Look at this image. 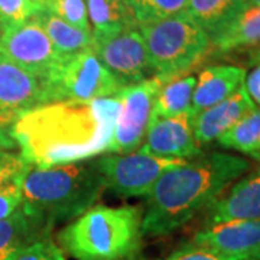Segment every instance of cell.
Returning a JSON list of instances; mask_svg holds the SVG:
<instances>
[{"instance_id": "1", "label": "cell", "mask_w": 260, "mask_h": 260, "mask_svg": "<svg viewBox=\"0 0 260 260\" xmlns=\"http://www.w3.org/2000/svg\"><path fill=\"white\" fill-rule=\"evenodd\" d=\"M119 113L116 95L87 103H48L23 113L10 127V136L30 167L81 162L106 152Z\"/></svg>"}, {"instance_id": "2", "label": "cell", "mask_w": 260, "mask_h": 260, "mask_svg": "<svg viewBox=\"0 0 260 260\" xmlns=\"http://www.w3.org/2000/svg\"><path fill=\"white\" fill-rule=\"evenodd\" d=\"M250 169L247 159L211 152L165 171L146 195L142 233L162 237L185 225Z\"/></svg>"}, {"instance_id": "3", "label": "cell", "mask_w": 260, "mask_h": 260, "mask_svg": "<svg viewBox=\"0 0 260 260\" xmlns=\"http://www.w3.org/2000/svg\"><path fill=\"white\" fill-rule=\"evenodd\" d=\"M104 189L95 159L47 169L30 167L22 182V207L54 227L85 213Z\"/></svg>"}, {"instance_id": "4", "label": "cell", "mask_w": 260, "mask_h": 260, "mask_svg": "<svg viewBox=\"0 0 260 260\" xmlns=\"http://www.w3.org/2000/svg\"><path fill=\"white\" fill-rule=\"evenodd\" d=\"M142 217L132 205H93L58 233L56 243L75 260H127L139 254Z\"/></svg>"}, {"instance_id": "5", "label": "cell", "mask_w": 260, "mask_h": 260, "mask_svg": "<svg viewBox=\"0 0 260 260\" xmlns=\"http://www.w3.org/2000/svg\"><path fill=\"white\" fill-rule=\"evenodd\" d=\"M139 29L155 75L165 83L185 75L211 48L208 35L186 12L143 25Z\"/></svg>"}, {"instance_id": "6", "label": "cell", "mask_w": 260, "mask_h": 260, "mask_svg": "<svg viewBox=\"0 0 260 260\" xmlns=\"http://www.w3.org/2000/svg\"><path fill=\"white\" fill-rule=\"evenodd\" d=\"M45 104L48 103H87L113 97L123 85L102 64L93 48L62 55L42 80Z\"/></svg>"}, {"instance_id": "7", "label": "cell", "mask_w": 260, "mask_h": 260, "mask_svg": "<svg viewBox=\"0 0 260 260\" xmlns=\"http://www.w3.org/2000/svg\"><path fill=\"white\" fill-rule=\"evenodd\" d=\"M165 81L155 75L143 83L123 87L116 97L120 102V113L113 129L112 140L106 153L124 155L142 146L153 117V107Z\"/></svg>"}, {"instance_id": "8", "label": "cell", "mask_w": 260, "mask_h": 260, "mask_svg": "<svg viewBox=\"0 0 260 260\" xmlns=\"http://www.w3.org/2000/svg\"><path fill=\"white\" fill-rule=\"evenodd\" d=\"M185 160L160 158L136 150L95 158V164L104 178L106 188L121 197H146L165 171Z\"/></svg>"}, {"instance_id": "9", "label": "cell", "mask_w": 260, "mask_h": 260, "mask_svg": "<svg viewBox=\"0 0 260 260\" xmlns=\"http://www.w3.org/2000/svg\"><path fill=\"white\" fill-rule=\"evenodd\" d=\"M91 48L102 64L123 87L143 83L155 77L139 28L126 29L113 37L93 41Z\"/></svg>"}, {"instance_id": "10", "label": "cell", "mask_w": 260, "mask_h": 260, "mask_svg": "<svg viewBox=\"0 0 260 260\" xmlns=\"http://www.w3.org/2000/svg\"><path fill=\"white\" fill-rule=\"evenodd\" d=\"M0 54L41 80L62 56L52 45L37 16L20 25L2 29Z\"/></svg>"}, {"instance_id": "11", "label": "cell", "mask_w": 260, "mask_h": 260, "mask_svg": "<svg viewBox=\"0 0 260 260\" xmlns=\"http://www.w3.org/2000/svg\"><path fill=\"white\" fill-rule=\"evenodd\" d=\"M42 104V80L0 54V129L10 130L23 113Z\"/></svg>"}, {"instance_id": "12", "label": "cell", "mask_w": 260, "mask_h": 260, "mask_svg": "<svg viewBox=\"0 0 260 260\" xmlns=\"http://www.w3.org/2000/svg\"><path fill=\"white\" fill-rule=\"evenodd\" d=\"M192 112L174 117L152 119L140 152L160 158L191 159L201 155V146L194 135Z\"/></svg>"}, {"instance_id": "13", "label": "cell", "mask_w": 260, "mask_h": 260, "mask_svg": "<svg viewBox=\"0 0 260 260\" xmlns=\"http://www.w3.org/2000/svg\"><path fill=\"white\" fill-rule=\"evenodd\" d=\"M194 243L232 257L247 259L260 251V220H242L205 225Z\"/></svg>"}, {"instance_id": "14", "label": "cell", "mask_w": 260, "mask_h": 260, "mask_svg": "<svg viewBox=\"0 0 260 260\" xmlns=\"http://www.w3.org/2000/svg\"><path fill=\"white\" fill-rule=\"evenodd\" d=\"M260 220V169L240 179L208 207L207 225Z\"/></svg>"}, {"instance_id": "15", "label": "cell", "mask_w": 260, "mask_h": 260, "mask_svg": "<svg viewBox=\"0 0 260 260\" xmlns=\"http://www.w3.org/2000/svg\"><path fill=\"white\" fill-rule=\"evenodd\" d=\"M253 107H256V104L251 102L250 95L243 84L229 99L195 114L194 135L197 143L203 146L215 142Z\"/></svg>"}, {"instance_id": "16", "label": "cell", "mask_w": 260, "mask_h": 260, "mask_svg": "<svg viewBox=\"0 0 260 260\" xmlns=\"http://www.w3.org/2000/svg\"><path fill=\"white\" fill-rule=\"evenodd\" d=\"M246 78V70L236 65H211L203 70L195 83L192 113L198 114L236 93Z\"/></svg>"}, {"instance_id": "17", "label": "cell", "mask_w": 260, "mask_h": 260, "mask_svg": "<svg viewBox=\"0 0 260 260\" xmlns=\"http://www.w3.org/2000/svg\"><path fill=\"white\" fill-rule=\"evenodd\" d=\"M54 227L20 207L0 220V260H12L32 243L51 236Z\"/></svg>"}, {"instance_id": "18", "label": "cell", "mask_w": 260, "mask_h": 260, "mask_svg": "<svg viewBox=\"0 0 260 260\" xmlns=\"http://www.w3.org/2000/svg\"><path fill=\"white\" fill-rule=\"evenodd\" d=\"M247 6V0H188L185 12L213 42Z\"/></svg>"}, {"instance_id": "19", "label": "cell", "mask_w": 260, "mask_h": 260, "mask_svg": "<svg viewBox=\"0 0 260 260\" xmlns=\"http://www.w3.org/2000/svg\"><path fill=\"white\" fill-rule=\"evenodd\" d=\"M93 41L104 39L130 28H139L129 0H85Z\"/></svg>"}, {"instance_id": "20", "label": "cell", "mask_w": 260, "mask_h": 260, "mask_svg": "<svg viewBox=\"0 0 260 260\" xmlns=\"http://www.w3.org/2000/svg\"><path fill=\"white\" fill-rule=\"evenodd\" d=\"M220 52L260 48V6L249 5L229 28L211 42Z\"/></svg>"}, {"instance_id": "21", "label": "cell", "mask_w": 260, "mask_h": 260, "mask_svg": "<svg viewBox=\"0 0 260 260\" xmlns=\"http://www.w3.org/2000/svg\"><path fill=\"white\" fill-rule=\"evenodd\" d=\"M197 78L194 75H181L164 84L160 88L152 119L174 117L192 112V94Z\"/></svg>"}, {"instance_id": "22", "label": "cell", "mask_w": 260, "mask_h": 260, "mask_svg": "<svg viewBox=\"0 0 260 260\" xmlns=\"http://www.w3.org/2000/svg\"><path fill=\"white\" fill-rule=\"evenodd\" d=\"M37 19L41 22L52 45L61 55L74 54L84 48L91 47L93 44L91 32L71 26L62 19L56 18L55 15L48 12L45 8L38 13Z\"/></svg>"}, {"instance_id": "23", "label": "cell", "mask_w": 260, "mask_h": 260, "mask_svg": "<svg viewBox=\"0 0 260 260\" xmlns=\"http://www.w3.org/2000/svg\"><path fill=\"white\" fill-rule=\"evenodd\" d=\"M217 142L224 148L260 159V107H253Z\"/></svg>"}, {"instance_id": "24", "label": "cell", "mask_w": 260, "mask_h": 260, "mask_svg": "<svg viewBox=\"0 0 260 260\" xmlns=\"http://www.w3.org/2000/svg\"><path fill=\"white\" fill-rule=\"evenodd\" d=\"M139 26L184 13L188 0H129Z\"/></svg>"}, {"instance_id": "25", "label": "cell", "mask_w": 260, "mask_h": 260, "mask_svg": "<svg viewBox=\"0 0 260 260\" xmlns=\"http://www.w3.org/2000/svg\"><path fill=\"white\" fill-rule=\"evenodd\" d=\"M44 8L71 26L91 32L85 0H49Z\"/></svg>"}, {"instance_id": "26", "label": "cell", "mask_w": 260, "mask_h": 260, "mask_svg": "<svg viewBox=\"0 0 260 260\" xmlns=\"http://www.w3.org/2000/svg\"><path fill=\"white\" fill-rule=\"evenodd\" d=\"M44 9L35 0H0V22L2 29L15 26L35 18Z\"/></svg>"}, {"instance_id": "27", "label": "cell", "mask_w": 260, "mask_h": 260, "mask_svg": "<svg viewBox=\"0 0 260 260\" xmlns=\"http://www.w3.org/2000/svg\"><path fill=\"white\" fill-rule=\"evenodd\" d=\"M26 172L15 177L13 179H10L9 182L0 186V220L10 217L22 207V203H23L22 182Z\"/></svg>"}, {"instance_id": "28", "label": "cell", "mask_w": 260, "mask_h": 260, "mask_svg": "<svg viewBox=\"0 0 260 260\" xmlns=\"http://www.w3.org/2000/svg\"><path fill=\"white\" fill-rule=\"evenodd\" d=\"M12 260H65V253L59 244L48 236L32 243Z\"/></svg>"}, {"instance_id": "29", "label": "cell", "mask_w": 260, "mask_h": 260, "mask_svg": "<svg viewBox=\"0 0 260 260\" xmlns=\"http://www.w3.org/2000/svg\"><path fill=\"white\" fill-rule=\"evenodd\" d=\"M164 260H246L242 257H232L225 256L223 253L213 250L210 247H205L197 243H189L182 246L174 253H171L167 259Z\"/></svg>"}, {"instance_id": "30", "label": "cell", "mask_w": 260, "mask_h": 260, "mask_svg": "<svg viewBox=\"0 0 260 260\" xmlns=\"http://www.w3.org/2000/svg\"><path fill=\"white\" fill-rule=\"evenodd\" d=\"M30 165L22 158L20 153H13L10 150H0V186L18 175L28 171Z\"/></svg>"}, {"instance_id": "31", "label": "cell", "mask_w": 260, "mask_h": 260, "mask_svg": "<svg viewBox=\"0 0 260 260\" xmlns=\"http://www.w3.org/2000/svg\"><path fill=\"white\" fill-rule=\"evenodd\" d=\"M244 87L250 95L251 102L260 107V62L256 65V68H253L250 74L246 75Z\"/></svg>"}, {"instance_id": "32", "label": "cell", "mask_w": 260, "mask_h": 260, "mask_svg": "<svg viewBox=\"0 0 260 260\" xmlns=\"http://www.w3.org/2000/svg\"><path fill=\"white\" fill-rule=\"evenodd\" d=\"M16 148V142L10 136V130L0 129V150H10Z\"/></svg>"}, {"instance_id": "33", "label": "cell", "mask_w": 260, "mask_h": 260, "mask_svg": "<svg viewBox=\"0 0 260 260\" xmlns=\"http://www.w3.org/2000/svg\"><path fill=\"white\" fill-rule=\"evenodd\" d=\"M253 62H256V64H259L260 62V48L257 49V52L254 54V56H253Z\"/></svg>"}, {"instance_id": "34", "label": "cell", "mask_w": 260, "mask_h": 260, "mask_svg": "<svg viewBox=\"0 0 260 260\" xmlns=\"http://www.w3.org/2000/svg\"><path fill=\"white\" fill-rule=\"evenodd\" d=\"M246 260H260V251L257 253H254V254H251L250 257H247Z\"/></svg>"}, {"instance_id": "35", "label": "cell", "mask_w": 260, "mask_h": 260, "mask_svg": "<svg viewBox=\"0 0 260 260\" xmlns=\"http://www.w3.org/2000/svg\"><path fill=\"white\" fill-rule=\"evenodd\" d=\"M247 2L251 6H260V0H247Z\"/></svg>"}, {"instance_id": "36", "label": "cell", "mask_w": 260, "mask_h": 260, "mask_svg": "<svg viewBox=\"0 0 260 260\" xmlns=\"http://www.w3.org/2000/svg\"><path fill=\"white\" fill-rule=\"evenodd\" d=\"M127 260H148V259H145V257H142V256H139V254H138V256H135V257H130V259H127Z\"/></svg>"}, {"instance_id": "37", "label": "cell", "mask_w": 260, "mask_h": 260, "mask_svg": "<svg viewBox=\"0 0 260 260\" xmlns=\"http://www.w3.org/2000/svg\"><path fill=\"white\" fill-rule=\"evenodd\" d=\"M35 2H38V3H39V5H42V6H45L49 0H35Z\"/></svg>"}, {"instance_id": "38", "label": "cell", "mask_w": 260, "mask_h": 260, "mask_svg": "<svg viewBox=\"0 0 260 260\" xmlns=\"http://www.w3.org/2000/svg\"><path fill=\"white\" fill-rule=\"evenodd\" d=\"M0 32H2V22H0Z\"/></svg>"}]
</instances>
